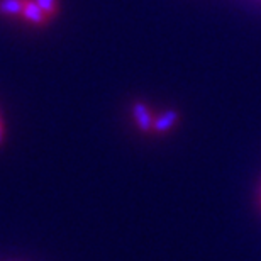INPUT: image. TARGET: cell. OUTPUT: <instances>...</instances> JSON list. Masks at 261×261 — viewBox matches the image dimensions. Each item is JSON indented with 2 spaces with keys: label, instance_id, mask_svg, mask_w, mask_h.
I'll return each mask as SVG.
<instances>
[{
  "label": "cell",
  "instance_id": "cell-1",
  "mask_svg": "<svg viewBox=\"0 0 261 261\" xmlns=\"http://www.w3.org/2000/svg\"><path fill=\"white\" fill-rule=\"evenodd\" d=\"M22 19L34 25H46L49 22V17L44 14V10L39 7L36 0H24Z\"/></svg>",
  "mask_w": 261,
  "mask_h": 261
},
{
  "label": "cell",
  "instance_id": "cell-2",
  "mask_svg": "<svg viewBox=\"0 0 261 261\" xmlns=\"http://www.w3.org/2000/svg\"><path fill=\"white\" fill-rule=\"evenodd\" d=\"M133 116L136 119V124L138 127L143 130V133H149L154 126V119L153 114H151L149 107L143 102H136L133 106Z\"/></svg>",
  "mask_w": 261,
  "mask_h": 261
},
{
  "label": "cell",
  "instance_id": "cell-3",
  "mask_svg": "<svg viewBox=\"0 0 261 261\" xmlns=\"http://www.w3.org/2000/svg\"><path fill=\"white\" fill-rule=\"evenodd\" d=\"M180 119V114L178 111H175V109H168V111H165L158 119H154V126L153 129L156 133H168L170 129H173L176 126V122H178Z\"/></svg>",
  "mask_w": 261,
  "mask_h": 261
},
{
  "label": "cell",
  "instance_id": "cell-4",
  "mask_svg": "<svg viewBox=\"0 0 261 261\" xmlns=\"http://www.w3.org/2000/svg\"><path fill=\"white\" fill-rule=\"evenodd\" d=\"M24 0H0V14L9 17H22Z\"/></svg>",
  "mask_w": 261,
  "mask_h": 261
},
{
  "label": "cell",
  "instance_id": "cell-5",
  "mask_svg": "<svg viewBox=\"0 0 261 261\" xmlns=\"http://www.w3.org/2000/svg\"><path fill=\"white\" fill-rule=\"evenodd\" d=\"M36 2H38V5L44 10V14L48 15L49 19L56 17V14H58V10H60L58 0H36Z\"/></svg>",
  "mask_w": 261,
  "mask_h": 261
},
{
  "label": "cell",
  "instance_id": "cell-6",
  "mask_svg": "<svg viewBox=\"0 0 261 261\" xmlns=\"http://www.w3.org/2000/svg\"><path fill=\"white\" fill-rule=\"evenodd\" d=\"M4 139V126H2V121H0V143H2Z\"/></svg>",
  "mask_w": 261,
  "mask_h": 261
}]
</instances>
